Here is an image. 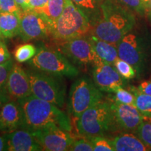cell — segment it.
Wrapping results in <instances>:
<instances>
[{
  "label": "cell",
  "mask_w": 151,
  "mask_h": 151,
  "mask_svg": "<svg viewBox=\"0 0 151 151\" xmlns=\"http://www.w3.org/2000/svg\"><path fill=\"white\" fill-rule=\"evenodd\" d=\"M135 16L129 9L114 0H104L100 6V16L92 27L94 37L117 44L133 29Z\"/></svg>",
  "instance_id": "6da1fadb"
},
{
  "label": "cell",
  "mask_w": 151,
  "mask_h": 151,
  "mask_svg": "<svg viewBox=\"0 0 151 151\" xmlns=\"http://www.w3.org/2000/svg\"><path fill=\"white\" fill-rule=\"evenodd\" d=\"M22 109L24 129L36 130L56 126L71 132L70 119L53 104L31 95L17 100Z\"/></svg>",
  "instance_id": "7a4b0ae2"
},
{
  "label": "cell",
  "mask_w": 151,
  "mask_h": 151,
  "mask_svg": "<svg viewBox=\"0 0 151 151\" xmlns=\"http://www.w3.org/2000/svg\"><path fill=\"white\" fill-rule=\"evenodd\" d=\"M76 128L79 134L88 139L105 137L118 129L110 101L101 100L83 113L77 119Z\"/></svg>",
  "instance_id": "3957f363"
},
{
  "label": "cell",
  "mask_w": 151,
  "mask_h": 151,
  "mask_svg": "<svg viewBox=\"0 0 151 151\" xmlns=\"http://www.w3.org/2000/svg\"><path fill=\"white\" fill-rule=\"evenodd\" d=\"M92 29L88 17L71 0L67 3L61 16L50 27V35L58 42L86 36Z\"/></svg>",
  "instance_id": "277c9868"
},
{
  "label": "cell",
  "mask_w": 151,
  "mask_h": 151,
  "mask_svg": "<svg viewBox=\"0 0 151 151\" xmlns=\"http://www.w3.org/2000/svg\"><path fill=\"white\" fill-rule=\"evenodd\" d=\"M27 72L32 95L58 107L63 106L66 96V85L62 80V77L34 69H29Z\"/></svg>",
  "instance_id": "5b68a950"
},
{
  "label": "cell",
  "mask_w": 151,
  "mask_h": 151,
  "mask_svg": "<svg viewBox=\"0 0 151 151\" xmlns=\"http://www.w3.org/2000/svg\"><path fill=\"white\" fill-rule=\"evenodd\" d=\"M101 92L89 77L84 76L77 78L68 97V111L71 116L78 119L83 113L102 100Z\"/></svg>",
  "instance_id": "8992f818"
},
{
  "label": "cell",
  "mask_w": 151,
  "mask_h": 151,
  "mask_svg": "<svg viewBox=\"0 0 151 151\" xmlns=\"http://www.w3.org/2000/svg\"><path fill=\"white\" fill-rule=\"evenodd\" d=\"M32 69L59 77L74 78L79 71L60 50L41 48L29 61Z\"/></svg>",
  "instance_id": "52a82bcc"
},
{
  "label": "cell",
  "mask_w": 151,
  "mask_h": 151,
  "mask_svg": "<svg viewBox=\"0 0 151 151\" xmlns=\"http://www.w3.org/2000/svg\"><path fill=\"white\" fill-rule=\"evenodd\" d=\"M59 48L60 51L73 65L81 67L88 65L94 66L102 62L94 52L89 37L87 35L60 42Z\"/></svg>",
  "instance_id": "ba28073f"
},
{
  "label": "cell",
  "mask_w": 151,
  "mask_h": 151,
  "mask_svg": "<svg viewBox=\"0 0 151 151\" xmlns=\"http://www.w3.org/2000/svg\"><path fill=\"white\" fill-rule=\"evenodd\" d=\"M118 58L130 64L138 74L142 72L146 60L145 41L140 36L128 33L117 43Z\"/></svg>",
  "instance_id": "9c48e42d"
},
{
  "label": "cell",
  "mask_w": 151,
  "mask_h": 151,
  "mask_svg": "<svg viewBox=\"0 0 151 151\" xmlns=\"http://www.w3.org/2000/svg\"><path fill=\"white\" fill-rule=\"evenodd\" d=\"M50 24L40 13L35 10L21 11L19 36L24 41L43 39L50 35Z\"/></svg>",
  "instance_id": "30bf717a"
},
{
  "label": "cell",
  "mask_w": 151,
  "mask_h": 151,
  "mask_svg": "<svg viewBox=\"0 0 151 151\" xmlns=\"http://www.w3.org/2000/svg\"><path fill=\"white\" fill-rule=\"evenodd\" d=\"M32 133L42 147L43 150H69L74 141L71 132L56 126L43 128Z\"/></svg>",
  "instance_id": "8fae6325"
},
{
  "label": "cell",
  "mask_w": 151,
  "mask_h": 151,
  "mask_svg": "<svg viewBox=\"0 0 151 151\" xmlns=\"http://www.w3.org/2000/svg\"><path fill=\"white\" fill-rule=\"evenodd\" d=\"M115 122L118 129L124 132H134L146 117H145L134 106L124 104L109 100Z\"/></svg>",
  "instance_id": "7c38bea8"
},
{
  "label": "cell",
  "mask_w": 151,
  "mask_h": 151,
  "mask_svg": "<svg viewBox=\"0 0 151 151\" xmlns=\"http://www.w3.org/2000/svg\"><path fill=\"white\" fill-rule=\"evenodd\" d=\"M92 78L96 86L102 92L113 93L126 86V79L120 75L114 66L104 62L93 66Z\"/></svg>",
  "instance_id": "4fadbf2b"
},
{
  "label": "cell",
  "mask_w": 151,
  "mask_h": 151,
  "mask_svg": "<svg viewBox=\"0 0 151 151\" xmlns=\"http://www.w3.org/2000/svg\"><path fill=\"white\" fill-rule=\"evenodd\" d=\"M6 90L11 100H17L32 94L31 86L27 71L21 66L14 64L9 73Z\"/></svg>",
  "instance_id": "5bb4252c"
},
{
  "label": "cell",
  "mask_w": 151,
  "mask_h": 151,
  "mask_svg": "<svg viewBox=\"0 0 151 151\" xmlns=\"http://www.w3.org/2000/svg\"><path fill=\"white\" fill-rule=\"evenodd\" d=\"M6 150L10 151H39L42 147L29 130L20 129L5 134Z\"/></svg>",
  "instance_id": "9a60e30c"
},
{
  "label": "cell",
  "mask_w": 151,
  "mask_h": 151,
  "mask_svg": "<svg viewBox=\"0 0 151 151\" xmlns=\"http://www.w3.org/2000/svg\"><path fill=\"white\" fill-rule=\"evenodd\" d=\"M1 125L2 132H13L24 129V120L22 109L17 101L10 100L1 107Z\"/></svg>",
  "instance_id": "2e32d148"
},
{
  "label": "cell",
  "mask_w": 151,
  "mask_h": 151,
  "mask_svg": "<svg viewBox=\"0 0 151 151\" xmlns=\"http://www.w3.org/2000/svg\"><path fill=\"white\" fill-rule=\"evenodd\" d=\"M114 151H146L149 149L143 144L137 134L124 132L111 139Z\"/></svg>",
  "instance_id": "e0dca14e"
},
{
  "label": "cell",
  "mask_w": 151,
  "mask_h": 151,
  "mask_svg": "<svg viewBox=\"0 0 151 151\" xmlns=\"http://www.w3.org/2000/svg\"><path fill=\"white\" fill-rule=\"evenodd\" d=\"M92 48L101 61L113 65L118 58L117 44L107 42L90 35L88 36Z\"/></svg>",
  "instance_id": "ac0fdd59"
},
{
  "label": "cell",
  "mask_w": 151,
  "mask_h": 151,
  "mask_svg": "<svg viewBox=\"0 0 151 151\" xmlns=\"http://www.w3.org/2000/svg\"><path fill=\"white\" fill-rule=\"evenodd\" d=\"M20 13H1L0 37L11 39L19 35Z\"/></svg>",
  "instance_id": "d6986e66"
},
{
  "label": "cell",
  "mask_w": 151,
  "mask_h": 151,
  "mask_svg": "<svg viewBox=\"0 0 151 151\" xmlns=\"http://www.w3.org/2000/svg\"><path fill=\"white\" fill-rule=\"evenodd\" d=\"M66 3L67 0H49L43 8L35 11L40 13L46 18L50 27L61 16Z\"/></svg>",
  "instance_id": "ffe728a7"
},
{
  "label": "cell",
  "mask_w": 151,
  "mask_h": 151,
  "mask_svg": "<svg viewBox=\"0 0 151 151\" xmlns=\"http://www.w3.org/2000/svg\"><path fill=\"white\" fill-rule=\"evenodd\" d=\"M89 18L92 25L100 16V6L102 0H71Z\"/></svg>",
  "instance_id": "44dd1931"
},
{
  "label": "cell",
  "mask_w": 151,
  "mask_h": 151,
  "mask_svg": "<svg viewBox=\"0 0 151 151\" xmlns=\"http://www.w3.org/2000/svg\"><path fill=\"white\" fill-rule=\"evenodd\" d=\"M131 91L136 96L135 106L145 117L151 118V95L143 94L135 87H132Z\"/></svg>",
  "instance_id": "7402d4cb"
},
{
  "label": "cell",
  "mask_w": 151,
  "mask_h": 151,
  "mask_svg": "<svg viewBox=\"0 0 151 151\" xmlns=\"http://www.w3.org/2000/svg\"><path fill=\"white\" fill-rule=\"evenodd\" d=\"M38 50L31 43H25L18 46L14 51V57L16 61L20 63L29 61L37 54Z\"/></svg>",
  "instance_id": "603a6c76"
},
{
  "label": "cell",
  "mask_w": 151,
  "mask_h": 151,
  "mask_svg": "<svg viewBox=\"0 0 151 151\" xmlns=\"http://www.w3.org/2000/svg\"><path fill=\"white\" fill-rule=\"evenodd\" d=\"M113 66L120 73V75L126 80L134 78L137 73L134 68L130 64L123 60L120 59L119 58L114 62Z\"/></svg>",
  "instance_id": "cb8c5ba5"
},
{
  "label": "cell",
  "mask_w": 151,
  "mask_h": 151,
  "mask_svg": "<svg viewBox=\"0 0 151 151\" xmlns=\"http://www.w3.org/2000/svg\"><path fill=\"white\" fill-rule=\"evenodd\" d=\"M113 95L111 97L110 100L135 106L136 96L132 91H128V90H124V88H120L113 92Z\"/></svg>",
  "instance_id": "d4e9b609"
},
{
  "label": "cell",
  "mask_w": 151,
  "mask_h": 151,
  "mask_svg": "<svg viewBox=\"0 0 151 151\" xmlns=\"http://www.w3.org/2000/svg\"><path fill=\"white\" fill-rule=\"evenodd\" d=\"M147 118L141 122L136 132V134L149 150L151 149V121H147Z\"/></svg>",
  "instance_id": "484cf974"
},
{
  "label": "cell",
  "mask_w": 151,
  "mask_h": 151,
  "mask_svg": "<svg viewBox=\"0 0 151 151\" xmlns=\"http://www.w3.org/2000/svg\"><path fill=\"white\" fill-rule=\"evenodd\" d=\"M94 151H114L111 139L103 136H97L90 139Z\"/></svg>",
  "instance_id": "4316f807"
},
{
  "label": "cell",
  "mask_w": 151,
  "mask_h": 151,
  "mask_svg": "<svg viewBox=\"0 0 151 151\" xmlns=\"http://www.w3.org/2000/svg\"><path fill=\"white\" fill-rule=\"evenodd\" d=\"M14 63L13 60L0 64V91L6 90V84L8 79L9 73L12 69Z\"/></svg>",
  "instance_id": "83f0119b"
},
{
  "label": "cell",
  "mask_w": 151,
  "mask_h": 151,
  "mask_svg": "<svg viewBox=\"0 0 151 151\" xmlns=\"http://www.w3.org/2000/svg\"><path fill=\"white\" fill-rule=\"evenodd\" d=\"M114 1L130 10L135 11L137 14L140 15L145 14L146 8L142 0H114Z\"/></svg>",
  "instance_id": "f1b7e54d"
},
{
  "label": "cell",
  "mask_w": 151,
  "mask_h": 151,
  "mask_svg": "<svg viewBox=\"0 0 151 151\" xmlns=\"http://www.w3.org/2000/svg\"><path fill=\"white\" fill-rule=\"evenodd\" d=\"M69 150L74 151H92L93 146L90 139L83 137L78 140L73 141Z\"/></svg>",
  "instance_id": "f546056e"
},
{
  "label": "cell",
  "mask_w": 151,
  "mask_h": 151,
  "mask_svg": "<svg viewBox=\"0 0 151 151\" xmlns=\"http://www.w3.org/2000/svg\"><path fill=\"white\" fill-rule=\"evenodd\" d=\"M21 11L16 0H0L1 13H20Z\"/></svg>",
  "instance_id": "4dcf8cb0"
},
{
  "label": "cell",
  "mask_w": 151,
  "mask_h": 151,
  "mask_svg": "<svg viewBox=\"0 0 151 151\" xmlns=\"http://www.w3.org/2000/svg\"><path fill=\"white\" fill-rule=\"evenodd\" d=\"M1 37H0V64L7 62L11 60V54L9 52L8 48L4 41L1 40Z\"/></svg>",
  "instance_id": "1f68e13d"
},
{
  "label": "cell",
  "mask_w": 151,
  "mask_h": 151,
  "mask_svg": "<svg viewBox=\"0 0 151 151\" xmlns=\"http://www.w3.org/2000/svg\"><path fill=\"white\" fill-rule=\"evenodd\" d=\"M49 0H29L27 10H38L43 8Z\"/></svg>",
  "instance_id": "d6a6232c"
},
{
  "label": "cell",
  "mask_w": 151,
  "mask_h": 151,
  "mask_svg": "<svg viewBox=\"0 0 151 151\" xmlns=\"http://www.w3.org/2000/svg\"><path fill=\"white\" fill-rule=\"evenodd\" d=\"M138 90L143 94L151 95V81H143L139 85Z\"/></svg>",
  "instance_id": "836d02e7"
},
{
  "label": "cell",
  "mask_w": 151,
  "mask_h": 151,
  "mask_svg": "<svg viewBox=\"0 0 151 151\" xmlns=\"http://www.w3.org/2000/svg\"><path fill=\"white\" fill-rule=\"evenodd\" d=\"M10 100L11 98L6 91H5V90L0 91V107L2 106L4 104H5Z\"/></svg>",
  "instance_id": "e575fe53"
},
{
  "label": "cell",
  "mask_w": 151,
  "mask_h": 151,
  "mask_svg": "<svg viewBox=\"0 0 151 151\" xmlns=\"http://www.w3.org/2000/svg\"><path fill=\"white\" fill-rule=\"evenodd\" d=\"M17 4L20 7L22 11H26L27 10V6H28V1L29 0H16Z\"/></svg>",
  "instance_id": "d590c367"
},
{
  "label": "cell",
  "mask_w": 151,
  "mask_h": 151,
  "mask_svg": "<svg viewBox=\"0 0 151 151\" xmlns=\"http://www.w3.org/2000/svg\"><path fill=\"white\" fill-rule=\"evenodd\" d=\"M6 150V141L5 135L0 136V151Z\"/></svg>",
  "instance_id": "8d00e7d4"
},
{
  "label": "cell",
  "mask_w": 151,
  "mask_h": 151,
  "mask_svg": "<svg viewBox=\"0 0 151 151\" xmlns=\"http://www.w3.org/2000/svg\"><path fill=\"white\" fill-rule=\"evenodd\" d=\"M148 9H150V12H151V0H149V3H148Z\"/></svg>",
  "instance_id": "74e56055"
},
{
  "label": "cell",
  "mask_w": 151,
  "mask_h": 151,
  "mask_svg": "<svg viewBox=\"0 0 151 151\" xmlns=\"http://www.w3.org/2000/svg\"><path fill=\"white\" fill-rule=\"evenodd\" d=\"M0 111H1V107H0ZM0 125H1V118H0Z\"/></svg>",
  "instance_id": "f35d334b"
},
{
  "label": "cell",
  "mask_w": 151,
  "mask_h": 151,
  "mask_svg": "<svg viewBox=\"0 0 151 151\" xmlns=\"http://www.w3.org/2000/svg\"><path fill=\"white\" fill-rule=\"evenodd\" d=\"M0 17H1V12H0Z\"/></svg>",
  "instance_id": "ab89813d"
}]
</instances>
